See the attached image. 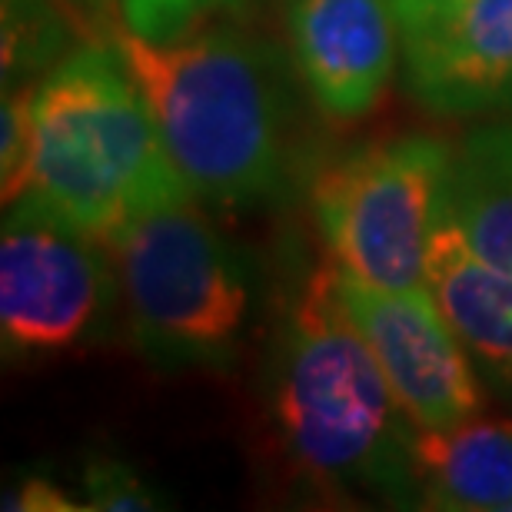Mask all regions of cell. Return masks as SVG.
Here are the masks:
<instances>
[{
    "label": "cell",
    "mask_w": 512,
    "mask_h": 512,
    "mask_svg": "<svg viewBox=\"0 0 512 512\" xmlns=\"http://www.w3.org/2000/svg\"><path fill=\"white\" fill-rule=\"evenodd\" d=\"M263 403L276 453L306 493L326 503L413 506L416 426L346 316L333 266L306 276L276 323Z\"/></svg>",
    "instance_id": "1"
},
{
    "label": "cell",
    "mask_w": 512,
    "mask_h": 512,
    "mask_svg": "<svg viewBox=\"0 0 512 512\" xmlns=\"http://www.w3.org/2000/svg\"><path fill=\"white\" fill-rule=\"evenodd\" d=\"M190 197L210 210H253L280 197L296 157V117L283 60L243 30L147 40L114 30Z\"/></svg>",
    "instance_id": "2"
},
{
    "label": "cell",
    "mask_w": 512,
    "mask_h": 512,
    "mask_svg": "<svg viewBox=\"0 0 512 512\" xmlns=\"http://www.w3.org/2000/svg\"><path fill=\"white\" fill-rule=\"evenodd\" d=\"M107 240L143 210L190 200L153 110L110 40H80L30 84V183Z\"/></svg>",
    "instance_id": "3"
},
{
    "label": "cell",
    "mask_w": 512,
    "mask_h": 512,
    "mask_svg": "<svg viewBox=\"0 0 512 512\" xmlns=\"http://www.w3.org/2000/svg\"><path fill=\"white\" fill-rule=\"evenodd\" d=\"M117 266L127 330L167 373H227L260 310V270L197 200L143 210L104 240Z\"/></svg>",
    "instance_id": "4"
},
{
    "label": "cell",
    "mask_w": 512,
    "mask_h": 512,
    "mask_svg": "<svg viewBox=\"0 0 512 512\" xmlns=\"http://www.w3.org/2000/svg\"><path fill=\"white\" fill-rule=\"evenodd\" d=\"M453 150L433 137L380 140L313 180L310 210L330 263L380 290L426 286L429 233Z\"/></svg>",
    "instance_id": "5"
},
{
    "label": "cell",
    "mask_w": 512,
    "mask_h": 512,
    "mask_svg": "<svg viewBox=\"0 0 512 512\" xmlns=\"http://www.w3.org/2000/svg\"><path fill=\"white\" fill-rule=\"evenodd\" d=\"M124 313L117 266L94 233L24 193L0 227V340L7 360L107 340Z\"/></svg>",
    "instance_id": "6"
},
{
    "label": "cell",
    "mask_w": 512,
    "mask_h": 512,
    "mask_svg": "<svg viewBox=\"0 0 512 512\" xmlns=\"http://www.w3.org/2000/svg\"><path fill=\"white\" fill-rule=\"evenodd\" d=\"M333 273L346 316L376 356L409 423L416 429H443L483 413L479 370L429 286L380 290L336 266Z\"/></svg>",
    "instance_id": "7"
},
{
    "label": "cell",
    "mask_w": 512,
    "mask_h": 512,
    "mask_svg": "<svg viewBox=\"0 0 512 512\" xmlns=\"http://www.w3.org/2000/svg\"><path fill=\"white\" fill-rule=\"evenodd\" d=\"M406 94L443 117L512 114V0H393Z\"/></svg>",
    "instance_id": "8"
},
{
    "label": "cell",
    "mask_w": 512,
    "mask_h": 512,
    "mask_svg": "<svg viewBox=\"0 0 512 512\" xmlns=\"http://www.w3.org/2000/svg\"><path fill=\"white\" fill-rule=\"evenodd\" d=\"M290 60L330 120H360L396 70L393 0H280Z\"/></svg>",
    "instance_id": "9"
},
{
    "label": "cell",
    "mask_w": 512,
    "mask_h": 512,
    "mask_svg": "<svg viewBox=\"0 0 512 512\" xmlns=\"http://www.w3.org/2000/svg\"><path fill=\"white\" fill-rule=\"evenodd\" d=\"M426 286L479 376L512 393V273L479 256L446 210L429 233Z\"/></svg>",
    "instance_id": "10"
},
{
    "label": "cell",
    "mask_w": 512,
    "mask_h": 512,
    "mask_svg": "<svg viewBox=\"0 0 512 512\" xmlns=\"http://www.w3.org/2000/svg\"><path fill=\"white\" fill-rule=\"evenodd\" d=\"M413 509L509 512L512 419L469 416L443 429H416L409 446Z\"/></svg>",
    "instance_id": "11"
},
{
    "label": "cell",
    "mask_w": 512,
    "mask_h": 512,
    "mask_svg": "<svg viewBox=\"0 0 512 512\" xmlns=\"http://www.w3.org/2000/svg\"><path fill=\"white\" fill-rule=\"evenodd\" d=\"M443 210L479 256L512 273V124L473 130L456 143Z\"/></svg>",
    "instance_id": "12"
},
{
    "label": "cell",
    "mask_w": 512,
    "mask_h": 512,
    "mask_svg": "<svg viewBox=\"0 0 512 512\" xmlns=\"http://www.w3.org/2000/svg\"><path fill=\"white\" fill-rule=\"evenodd\" d=\"M0 20L4 87L50 70L80 40L60 0H0Z\"/></svg>",
    "instance_id": "13"
},
{
    "label": "cell",
    "mask_w": 512,
    "mask_h": 512,
    "mask_svg": "<svg viewBox=\"0 0 512 512\" xmlns=\"http://www.w3.org/2000/svg\"><path fill=\"white\" fill-rule=\"evenodd\" d=\"M0 187L4 207L27 193L30 183V87H4L0 107Z\"/></svg>",
    "instance_id": "14"
},
{
    "label": "cell",
    "mask_w": 512,
    "mask_h": 512,
    "mask_svg": "<svg viewBox=\"0 0 512 512\" xmlns=\"http://www.w3.org/2000/svg\"><path fill=\"white\" fill-rule=\"evenodd\" d=\"M87 509H153L157 496L130 466L117 459H97L84 473Z\"/></svg>",
    "instance_id": "15"
},
{
    "label": "cell",
    "mask_w": 512,
    "mask_h": 512,
    "mask_svg": "<svg viewBox=\"0 0 512 512\" xmlns=\"http://www.w3.org/2000/svg\"><path fill=\"white\" fill-rule=\"evenodd\" d=\"M124 27L147 40H173L190 30L197 0H120Z\"/></svg>",
    "instance_id": "16"
},
{
    "label": "cell",
    "mask_w": 512,
    "mask_h": 512,
    "mask_svg": "<svg viewBox=\"0 0 512 512\" xmlns=\"http://www.w3.org/2000/svg\"><path fill=\"white\" fill-rule=\"evenodd\" d=\"M60 7H64L80 40H110L114 30L124 24L120 0H60Z\"/></svg>",
    "instance_id": "17"
},
{
    "label": "cell",
    "mask_w": 512,
    "mask_h": 512,
    "mask_svg": "<svg viewBox=\"0 0 512 512\" xmlns=\"http://www.w3.org/2000/svg\"><path fill=\"white\" fill-rule=\"evenodd\" d=\"M7 509H27V512H74L84 509V503H70L64 489H57L47 476H27L17 486V493L10 496Z\"/></svg>",
    "instance_id": "18"
},
{
    "label": "cell",
    "mask_w": 512,
    "mask_h": 512,
    "mask_svg": "<svg viewBox=\"0 0 512 512\" xmlns=\"http://www.w3.org/2000/svg\"><path fill=\"white\" fill-rule=\"evenodd\" d=\"M243 0H197L200 10H223V7H237Z\"/></svg>",
    "instance_id": "19"
}]
</instances>
